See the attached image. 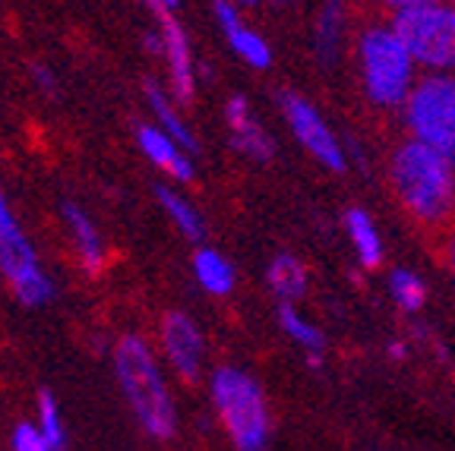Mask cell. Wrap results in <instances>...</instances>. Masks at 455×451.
<instances>
[{
  "mask_svg": "<svg viewBox=\"0 0 455 451\" xmlns=\"http://www.w3.org/2000/svg\"><path fill=\"white\" fill-rule=\"evenodd\" d=\"M386 184L411 225L440 237L455 221V155L408 136L386 155Z\"/></svg>",
  "mask_w": 455,
  "mask_h": 451,
  "instance_id": "cell-1",
  "label": "cell"
},
{
  "mask_svg": "<svg viewBox=\"0 0 455 451\" xmlns=\"http://www.w3.org/2000/svg\"><path fill=\"white\" fill-rule=\"evenodd\" d=\"M357 83L367 105L379 114H398L420 79V67L386 16L367 20L351 44Z\"/></svg>",
  "mask_w": 455,
  "mask_h": 451,
  "instance_id": "cell-2",
  "label": "cell"
},
{
  "mask_svg": "<svg viewBox=\"0 0 455 451\" xmlns=\"http://www.w3.org/2000/svg\"><path fill=\"white\" fill-rule=\"evenodd\" d=\"M114 376L133 410L136 423L149 439L168 442L178 436V404L164 382V369L158 351L142 335H124L111 351Z\"/></svg>",
  "mask_w": 455,
  "mask_h": 451,
  "instance_id": "cell-3",
  "label": "cell"
},
{
  "mask_svg": "<svg viewBox=\"0 0 455 451\" xmlns=\"http://www.w3.org/2000/svg\"><path fill=\"white\" fill-rule=\"evenodd\" d=\"M209 398L221 430L237 451H266L272 436V410L253 373L221 363L209 376Z\"/></svg>",
  "mask_w": 455,
  "mask_h": 451,
  "instance_id": "cell-4",
  "label": "cell"
},
{
  "mask_svg": "<svg viewBox=\"0 0 455 451\" xmlns=\"http://www.w3.org/2000/svg\"><path fill=\"white\" fill-rule=\"evenodd\" d=\"M398 120L408 139L455 155V73H420Z\"/></svg>",
  "mask_w": 455,
  "mask_h": 451,
  "instance_id": "cell-5",
  "label": "cell"
},
{
  "mask_svg": "<svg viewBox=\"0 0 455 451\" xmlns=\"http://www.w3.org/2000/svg\"><path fill=\"white\" fill-rule=\"evenodd\" d=\"M0 275L13 290L16 304H22L26 310H38L54 300V281L44 272L28 233L16 221L13 205L4 190H0Z\"/></svg>",
  "mask_w": 455,
  "mask_h": 451,
  "instance_id": "cell-6",
  "label": "cell"
},
{
  "mask_svg": "<svg viewBox=\"0 0 455 451\" xmlns=\"http://www.w3.org/2000/svg\"><path fill=\"white\" fill-rule=\"evenodd\" d=\"M420 73H455V0L389 16Z\"/></svg>",
  "mask_w": 455,
  "mask_h": 451,
  "instance_id": "cell-7",
  "label": "cell"
},
{
  "mask_svg": "<svg viewBox=\"0 0 455 451\" xmlns=\"http://www.w3.org/2000/svg\"><path fill=\"white\" fill-rule=\"evenodd\" d=\"M278 111H282L284 127L294 136V142H298L320 168L332 170V174H345V170H348V148H345L341 136L332 130L326 114L313 105L307 95L282 92L278 95Z\"/></svg>",
  "mask_w": 455,
  "mask_h": 451,
  "instance_id": "cell-8",
  "label": "cell"
},
{
  "mask_svg": "<svg viewBox=\"0 0 455 451\" xmlns=\"http://www.w3.org/2000/svg\"><path fill=\"white\" fill-rule=\"evenodd\" d=\"M158 353L180 382H199L206 373V335L184 310H168L158 322Z\"/></svg>",
  "mask_w": 455,
  "mask_h": 451,
  "instance_id": "cell-9",
  "label": "cell"
},
{
  "mask_svg": "<svg viewBox=\"0 0 455 451\" xmlns=\"http://www.w3.org/2000/svg\"><path fill=\"white\" fill-rule=\"evenodd\" d=\"M355 36L357 28L348 0H323L310 22V48L316 64L323 70H335L351 54Z\"/></svg>",
  "mask_w": 455,
  "mask_h": 451,
  "instance_id": "cell-10",
  "label": "cell"
},
{
  "mask_svg": "<svg viewBox=\"0 0 455 451\" xmlns=\"http://www.w3.org/2000/svg\"><path fill=\"white\" fill-rule=\"evenodd\" d=\"M158 20V60L168 73V92L178 105H190L196 95V60H193L190 36L174 13L156 16Z\"/></svg>",
  "mask_w": 455,
  "mask_h": 451,
  "instance_id": "cell-11",
  "label": "cell"
},
{
  "mask_svg": "<svg viewBox=\"0 0 455 451\" xmlns=\"http://www.w3.org/2000/svg\"><path fill=\"white\" fill-rule=\"evenodd\" d=\"M212 16H215V22H219L231 54H235L243 67H250V70H269L272 57H275L272 54V44L259 28H253L243 20V10H237L231 0H212Z\"/></svg>",
  "mask_w": 455,
  "mask_h": 451,
  "instance_id": "cell-12",
  "label": "cell"
},
{
  "mask_svg": "<svg viewBox=\"0 0 455 451\" xmlns=\"http://www.w3.org/2000/svg\"><path fill=\"white\" fill-rule=\"evenodd\" d=\"M221 114H225L228 136H231V146H235L237 155L256 164H269L275 158V142H272L269 130L263 127V120L253 111L247 95L235 92L225 101Z\"/></svg>",
  "mask_w": 455,
  "mask_h": 451,
  "instance_id": "cell-13",
  "label": "cell"
},
{
  "mask_svg": "<svg viewBox=\"0 0 455 451\" xmlns=\"http://www.w3.org/2000/svg\"><path fill=\"white\" fill-rule=\"evenodd\" d=\"M60 218H64L67 237H70V243H73L79 268L92 278L101 275L108 265V247H105V237H101L99 225H95V218L85 212L79 202H73V199L60 202Z\"/></svg>",
  "mask_w": 455,
  "mask_h": 451,
  "instance_id": "cell-14",
  "label": "cell"
},
{
  "mask_svg": "<svg viewBox=\"0 0 455 451\" xmlns=\"http://www.w3.org/2000/svg\"><path fill=\"white\" fill-rule=\"evenodd\" d=\"M136 146H140V152L146 155V162L162 170V174H168L174 184H190L193 180V155L184 152L162 127H156V123H140V127H136Z\"/></svg>",
  "mask_w": 455,
  "mask_h": 451,
  "instance_id": "cell-15",
  "label": "cell"
},
{
  "mask_svg": "<svg viewBox=\"0 0 455 451\" xmlns=\"http://www.w3.org/2000/svg\"><path fill=\"white\" fill-rule=\"evenodd\" d=\"M341 231L348 237V247L355 253V262L363 272H379L386 265V240L379 231L377 218L361 209V205H351L341 215Z\"/></svg>",
  "mask_w": 455,
  "mask_h": 451,
  "instance_id": "cell-16",
  "label": "cell"
},
{
  "mask_svg": "<svg viewBox=\"0 0 455 451\" xmlns=\"http://www.w3.org/2000/svg\"><path fill=\"white\" fill-rule=\"evenodd\" d=\"M146 101H149V111H152V120H156V127H162L171 139L184 148V152L196 155L199 139H196V133L190 130V123H187L184 111H180L184 105H178V101H174V95H171L168 89L158 83V79H146Z\"/></svg>",
  "mask_w": 455,
  "mask_h": 451,
  "instance_id": "cell-17",
  "label": "cell"
},
{
  "mask_svg": "<svg viewBox=\"0 0 455 451\" xmlns=\"http://www.w3.org/2000/svg\"><path fill=\"white\" fill-rule=\"evenodd\" d=\"M275 319H278V328L284 332V338L291 341L300 353L307 357L313 369L320 367L323 357H326V335L298 304H278L275 310Z\"/></svg>",
  "mask_w": 455,
  "mask_h": 451,
  "instance_id": "cell-18",
  "label": "cell"
},
{
  "mask_svg": "<svg viewBox=\"0 0 455 451\" xmlns=\"http://www.w3.org/2000/svg\"><path fill=\"white\" fill-rule=\"evenodd\" d=\"M190 268H193V278L209 297L215 300H225V297L235 294L237 288V268L235 262L228 259L225 253H219L215 247H206V243H199L193 249V259H190Z\"/></svg>",
  "mask_w": 455,
  "mask_h": 451,
  "instance_id": "cell-19",
  "label": "cell"
},
{
  "mask_svg": "<svg viewBox=\"0 0 455 451\" xmlns=\"http://www.w3.org/2000/svg\"><path fill=\"white\" fill-rule=\"evenodd\" d=\"M266 288L272 290L278 304H298L310 290V268L300 256L275 253L266 265Z\"/></svg>",
  "mask_w": 455,
  "mask_h": 451,
  "instance_id": "cell-20",
  "label": "cell"
},
{
  "mask_svg": "<svg viewBox=\"0 0 455 451\" xmlns=\"http://www.w3.org/2000/svg\"><path fill=\"white\" fill-rule=\"evenodd\" d=\"M156 199H158V205H162V212L168 215L171 225L178 227V233H184L190 243H196V247L206 240V221H203L199 209L178 190V186L158 184Z\"/></svg>",
  "mask_w": 455,
  "mask_h": 451,
  "instance_id": "cell-21",
  "label": "cell"
},
{
  "mask_svg": "<svg viewBox=\"0 0 455 451\" xmlns=\"http://www.w3.org/2000/svg\"><path fill=\"white\" fill-rule=\"evenodd\" d=\"M386 294H389L392 306H395L398 313L414 316V313H420L427 306L430 288H427V281L420 278V272H414V268H408V265H395V268H389V275H386Z\"/></svg>",
  "mask_w": 455,
  "mask_h": 451,
  "instance_id": "cell-22",
  "label": "cell"
},
{
  "mask_svg": "<svg viewBox=\"0 0 455 451\" xmlns=\"http://www.w3.org/2000/svg\"><path fill=\"white\" fill-rule=\"evenodd\" d=\"M38 426H42L44 439H48L51 451H64L67 445V430H64V416L57 407V398L51 395L48 388L38 392Z\"/></svg>",
  "mask_w": 455,
  "mask_h": 451,
  "instance_id": "cell-23",
  "label": "cell"
},
{
  "mask_svg": "<svg viewBox=\"0 0 455 451\" xmlns=\"http://www.w3.org/2000/svg\"><path fill=\"white\" fill-rule=\"evenodd\" d=\"M13 451H51V445L38 423H16Z\"/></svg>",
  "mask_w": 455,
  "mask_h": 451,
  "instance_id": "cell-24",
  "label": "cell"
},
{
  "mask_svg": "<svg viewBox=\"0 0 455 451\" xmlns=\"http://www.w3.org/2000/svg\"><path fill=\"white\" fill-rule=\"evenodd\" d=\"M379 13L389 20L395 13H405V10H414V7H427V4H443V0H370Z\"/></svg>",
  "mask_w": 455,
  "mask_h": 451,
  "instance_id": "cell-25",
  "label": "cell"
},
{
  "mask_svg": "<svg viewBox=\"0 0 455 451\" xmlns=\"http://www.w3.org/2000/svg\"><path fill=\"white\" fill-rule=\"evenodd\" d=\"M32 79H36V85L42 89L44 95L57 99V92H60V85H57V76H54V70H51V67L36 64V67H32Z\"/></svg>",
  "mask_w": 455,
  "mask_h": 451,
  "instance_id": "cell-26",
  "label": "cell"
},
{
  "mask_svg": "<svg viewBox=\"0 0 455 451\" xmlns=\"http://www.w3.org/2000/svg\"><path fill=\"white\" fill-rule=\"evenodd\" d=\"M436 240H440V259H443V265H446L449 272L455 275V221Z\"/></svg>",
  "mask_w": 455,
  "mask_h": 451,
  "instance_id": "cell-27",
  "label": "cell"
},
{
  "mask_svg": "<svg viewBox=\"0 0 455 451\" xmlns=\"http://www.w3.org/2000/svg\"><path fill=\"white\" fill-rule=\"evenodd\" d=\"M142 7L152 10L156 16H164V13H178L180 0H140Z\"/></svg>",
  "mask_w": 455,
  "mask_h": 451,
  "instance_id": "cell-28",
  "label": "cell"
},
{
  "mask_svg": "<svg viewBox=\"0 0 455 451\" xmlns=\"http://www.w3.org/2000/svg\"><path fill=\"white\" fill-rule=\"evenodd\" d=\"M231 4H235L237 10H243V13H247V10H253V7H259V0H231Z\"/></svg>",
  "mask_w": 455,
  "mask_h": 451,
  "instance_id": "cell-29",
  "label": "cell"
},
{
  "mask_svg": "<svg viewBox=\"0 0 455 451\" xmlns=\"http://www.w3.org/2000/svg\"><path fill=\"white\" fill-rule=\"evenodd\" d=\"M275 4H300V0H275Z\"/></svg>",
  "mask_w": 455,
  "mask_h": 451,
  "instance_id": "cell-30",
  "label": "cell"
}]
</instances>
